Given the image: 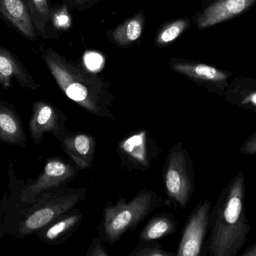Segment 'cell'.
<instances>
[{"label":"cell","instance_id":"obj_10","mask_svg":"<svg viewBox=\"0 0 256 256\" xmlns=\"http://www.w3.org/2000/svg\"><path fill=\"white\" fill-rule=\"evenodd\" d=\"M118 153L126 168L146 171L157 156L159 147L147 131L143 130L122 140Z\"/></svg>","mask_w":256,"mask_h":256},{"label":"cell","instance_id":"obj_21","mask_svg":"<svg viewBox=\"0 0 256 256\" xmlns=\"http://www.w3.org/2000/svg\"><path fill=\"white\" fill-rule=\"evenodd\" d=\"M192 27L189 18H180L164 24L158 30L155 39V44L158 48H165L175 42L182 34Z\"/></svg>","mask_w":256,"mask_h":256},{"label":"cell","instance_id":"obj_7","mask_svg":"<svg viewBox=\"0 0 256 256\" xmlns=\"http://www.w3.org/2000/svg\"><path fill=\"white\" fill-rule=\"evenodd\" d=\"M211 201H199L186 220L176 256H207Z\"/></svg>","mask_w":256,"mask_h":256},{"label":"cell","instance_id":"obj_15","mask_svg":"<svg viewBox=\"0 0 256 256\" xmlns=\"http://www.w3.org/2000/svg\"><path fill=\"white\" fill-rule=\"evenodd\" d=\"M0 13L21 36L33 42L37 40L39 36L25 0H0Z\"/></svg>","mask_w":256,"mask_h":256},{"label":"cell","instance_id":"obj_17","mask_svg":"<svg viewBox=\"0 0 256 256\" xmlns=\"http://www.w3.org/2000/svg\"><path fill=\"white\" fill-rule=\"evenodd\" d=\"M223 98L240 109L256 112V79L237 76L228 84Z\"/></svg>","mask_w":256,"mask_h":256},{"label":"cell","instance_id":"obj_1","mask_svg":"<svg viewBox=\"0 0 256 256\" xmlns=\"http://www.w3.org/2000/svg\"><path fill=\"white\" fill-rule=\"evenodd\" d=\"M246 182L240 171L221 192L210 212L208 256H237L246 244L251 226L246 212Z\"/></svg>","mask_w":256,"mask_h":256},{"label":"cell","instance_id":"obj_2","mask_svg":"<svg viewBox=\"0 0 256 256\" xmlns=\"http://www.w3.org/2000/svg\"><path fill=\"white\" fill-rule=\"evenodd\" d=\"M42 58L70 100L95 116L116 120L111 111L116 98L108 80L51 48L43 51Z\"/></svg>","mask_w":256,"mask_h":256},{"label":"cell","instance_id":"obj_19","mask_svg":"<svg viewBox=\"0 0 256 256\" xmlns=\"http://www.w3.org/2000/svg\"><path fill=\"white\" fill-rule=\"evenodd\" d=\"M178 222L171 214L162 213L153 216L141 230L139 242H156L176 233Z\"/></svg>","mask_w":256,"mask_h":256},{"label":"cell","instance_id":"obj_13","mask_svg":"<svg viewBox=\"0 0 256 256\" xmlns=\"http://www.w3.org/2000/svg\"><path fill=\"white\" fill-rule=\"evenodd\" d=\"M83 216L78 209L70 210L39 230L36 234L42 243L48 246L61 244L79 228Z\"/></svg>","mask_w":256,"mask_h":256},{"label":"cell","instance_id":"obj_5","mask_svg":"<svg viewBox=\"0 0 256 256\" xmlns=\"http://www.w3.org/2000/svg\"><path fill=\"white\" fill-rule=\"evenodd\" d=\"M162 176L169 202L186 208L195 190V174L192 158L180 142L168 152Z\"/></svg>","mask_w":256,"mask_h":256},{"label":"cell","instance_id":"obj_4","mask_svg":"<svg viewBox=\"0 0 256 256\" xmlns=\"http://www.w3.org/2000/svg\"><path fill=\"white\" fill-rule=\"evenodd\" d=\"M167 204L155 191L144 188L130 201L119 198L115 204L108 202L99 226V237L113 246L128 232L134 231L150 213Z\"/></svg>","mask_w":256,"mask_h":256},{"label":"cell","instance_id":"obj_9","mask_svg":"<svg viewBox=\"0 0 256 256\" xmlns=\"http://www.w3.org/2000/svg\"><path fill=\"white\" fill-rule=\"evenodd\" d=\"M67 120V116L50 102L44 100L35 102L33 115L29 122V130L33 142L42 143L45 132L62 141L69 132L66 127Z\"/></svg>","mask_w":256,"mask_h":256},{"label":"cell","instance_id":"obj_25","mask_svg":"<svg viewBox=\"0 0 256 256\" xmlns=\"http://www.w3.org/2000/svg\"><path fill=\"white\" fill-rule=\"evenodd\" d=\"M239 152L241 154L256 155V131L241 144Z\"/></svg>","mask_w":256,"mask_h":256},{"label":"cell","instance_id":"obj_20","mask_svg":"<svg viewBox=\"0 0 256 256\" xmlns=\"http://www.w3.org/2000/svg\"><path fill=\"white\" fill-rule=\"evenodd\" d=\"M38 36L54 38L57 36L52 24L53 12L48 0H25Z\"/></svg>","mask_w":256,"mask_h":256},{"label":"cell","instance_id":"obj_18","mask_svg":"<svg viewBox=\"0 0 256 256\" xmlns=\"http://www.w3.org/2000/svg\"><path fill=\"white\" fill-rule=\"evenodd\" d=\"M144 26L145 14L140 10L135 16L108 32V37L118 48H129L141 38Z\"/></svg>","mask_w":256,"mask_h":256},{"label":"cell","instance_id":"obj_22","mask_svg":"<svg viewBox=\"0 0 256 256\" xmlns=\"http://www.w3.org/2000/svg\"><path fill=\"white\" fill-rule=\"evenodd\" d=\"M129 256H176V252L165 250L155 242H139Z\"/></svg>","mask_w":256,"mask_h":256},{"label":"cell","instance_id":"obj_14","mask_svg":"<svg viewBox=\"0 0 256 256\" xmlns=\"http://www.w3.org/2000/svg\"><path fill=\"white\" fill-rule=\"evenodd\" d=\"M13 78L23 88L36 90L40 87L13 52L6 48H0V84L3 88H10Z\"/></svg>","mask_w":256,"mask_h":256},{"label":"cell","instance_id":"obj_6","mask_svg":"<svg viewBox=\"0 0 256 256\" xmlns=\"http://www.w3.org/2000/svg\"><path fill=\"white\" fill-rule=\"evenodd\" d=\"M78 167L62 158H51L47 160L42 173L31 180L18 194L20 206L32 204L44 192L66 186L78 176Z\"/></svg>","mask_w":256,"mask_h":256},{"label":"cell","instance_id":"obj_16","mask_svg":"<svg viewBox=\"0 0 256 256\" xmlns=\"http://www.w3.org/2000/svg\"><path fill=\"white\" fill-rule=\"evenodd\" d=\"M0 140L22 148L27 146V135L18 112L13 105L3 100L0 102Z\"/></svg>","mask_w":256,"mask_h":256},{"label":"cell","instance_id":"obj_27","mask_svg":"<svg viewBox=\"0 0 256 256\" xmlns=\"http://www.w3.org/2000/svg\"><path fill=\"white\" fill-rule=\"evenodd\" d=\"M240 256H256V242Z\"/></svg>","mask_w":256,"mask_h":256},{"label":"cell","instance_id":"obj_26","mask_svg":"<svg viewBox=\"0 0 256 256\" xmlns=\"http://www.w3.org/2000/svg\"><path fill=\"white\" fill-rule=\"evenodd\" d=\"M86 62L90 68H97L102 64V58L99 54L90 52L86 56Z\"/></svg>","mask_w":256,"mask_h":256},{"label":"cell","instance_id":"obj_11","mask_svg":"<svg viewBox=\"0 0 256 256\" xmlns=\"http://www.w3.org/2000/svg\"><path fill=\"white\" fill-rule=\"evenodd\" d=\"M256 6V0H214L202 6L192 16V24L204 30L231 20L249 12Z\"/></svg>","mask_w":256,"mask_h":256},{"label":"cell","instance_id":"obj_28","mask_svg":"<svg viewBox=\"0 0 256 256\" xmlns=\"http://www.w3.org/2000/svg\"><path fill=\"white\" fill-rule=\"evenodd\" d=\"M201 1H202V6H204V4L212 2L214 1V0H201Z\"/></svg>","mask_w":256,"mask_h":256},{"label":"cell","instance_id":"obj_24","mask_svg":"<svg viewBox=\"0 0 256 256\" xmlns=\"http://www.w3.org/2000/svg\"><path fill=\"white\" fill-rule=\"evenodd\" d=\"M104 244L99 237L93 239L89 246L87 256H109Z\"/></svg>","mask_w":256,"mask_h":256},{"label":"cell","instance_id":"obj_23","mask_svg":"<svg viewBox=\"0 0 256 256\" xmlns=\"http://www.w3.org/2000/svg\"><path fill=\"white\" fill-rule=\"evenodd\" d=\"M99 1L101 0H63V3L66 8L83 12L93 7Z\"/></svg>","mask_w":256,"mask_h":256},{"label":"cell","instance_id":"obj_8","mask_svg":"<svg viewBox=\"0 0 256 256\" xmlns=\"http://www.w3.org/2000/svg\"><path fill=\"white\" fill-rule=\"evenodd\" d=\"M168 66L173 72L204 87L209 92L224 98L231 76L229 70L180 57H171Z\"/></svg>","mask_w":256,"mask_h":256},{"label":"cell","instance_id":"obj_12","mask_svg":"<svg viewBox=\"0 0 256 256\" xmlns=\"http://www.w3.org/2000/svg\"><path fill=\"white\" fill-rule=\"evenodd\" d=\"M62 150L81 170H87L93 164L96 152V140L90 134L69 132L60 142Z\"/></svg>","mask_w":256,"mask_h":256},{"label":"cell","instance_id":"obj_3","mask_svg":"<svg viewBox=\"0 0 256 256\" xmlns=\"http://www.w3.org/2000/svg\"><path fill=\"white\" fill-rule=\"evenodd\" d=\"M86 188H64L41 194L34 202L21 206L12 216L9 232L18 238L36 234L85 200Z\"/></svg>","mask_w":256,"mask_h":256}]
</instances>
